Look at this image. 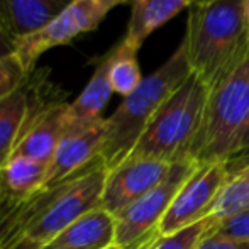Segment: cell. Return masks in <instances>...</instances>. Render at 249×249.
Segmentation results:
<instances>
[{"label": "cell", "mask_w": 249, "mask_h": 249, "mask_svg": "<svg viewBox=\"0 0 249 249\" xmlns=\"http://www.w3.org/2000/svg\"><path fill=\"white\" fill-rule=\"evenodd\" d=\"M105 178L107 166L99 156L75 177L56 185L50 202L34 215L27 227L29 239L44 246L71 222L102 207Z\"/></svg>", "instance_id": "cell-5"}, {"label": "cell", "mask_w": 249, "mask_h": 249, "mask_svg": "<svg viewBox=\"0 0 249 249\" xmlns=\"http://www.w3.org/2000/svg\"><path fill=\"white\" fill-rule=\"evenodd\" d=\"M158 239H160V234H158V236H154V237H151V239H149V241H148V243H146V244H144V246H142L141 249H149L151 246H153V244H154V243H156V241H158Z\"/></svg>", "instance_id": "cell-28"}, {"label": "cell", "mask_w": 249, "mask_h": 249, "mask_svg": "<svg viewBox=\"0 0 249 249\" xmlns=\"http://www.w3.org/2000/svg\"><path fill=\"white\" fill-rule=\"evenodd\" d=\"M16 44L17 41L3 27H0V56H7L16 53Z\"/></svg>", "instance_id": "cell-25"}, {"label": "cell", "mask_w": 249, "mask_h": 249, "mask_svg": "<svg viewBox=\"0 0 249 249\" xmlns=\"http://www.w3.org/2000/svg\"><path fill=\"white\" fill-rule=\"evenodd\" d=\"M181 44L190 73L212 92L249 58V0L192 3Z\"/></svg>", "instance_id": "cell-1"}, {"label": "cell", "mask_w": 249, "mask_h": 249, "mask_svg": "<svg viewBox=\"0 0 249 249\" xmlns=\"http://www.w3.org/2000/svg\"><path fill=\"white\" fill-rule=\"evenodd\" d=\"M190 75L185 48L180 43L160 68L144 76L141 85L122 99L114 114L107 117V134L100 153L107 170L131 156L160 107Z\"/></svg>", "instance_id": "cell-2"}, {"label": "cell", "mask_w": 249, "mask_h": 249, "mask_svg": "<svg viewBox=\"0 0 249 249\" xmlns=\"http://www.w3.org/2000/svg\"><path fill=\"white\" fill-rule=\"evenodd\" d=\"M249 127V58L207 95L205 114L192 160L227 161L239 148Z\"/></svg>", "instance_id": "cell-4"}, {"label": "cell", "mask_w": 249, "mask_h": 249, "mask_svg": "<svg viewBox=\"0 0 249 249\" xmlns=\"http://www.w3.org/2000/svg\"><path fill=\"white\" fill-rule=\"evenodd\" d=\"M17 207H19V205H17ZM14 210H16V207L10 205L9 202H5V200L0 197V226H2V224L5 222L7 217H9L10 213L14 212Z\"/></svg>", "instance_id": "cell-26"}, {"label": "cell", "mask_w": 249, "mask_h": 249, "mask_svg": "<svg viewBox=\"0 0 249 249\" xmlns=\"http://www.w3.org/2000/svg\"><path fill=\"white\" fill-rule=\"evenodd\" d=\"M207 89L190 75L164 102L146 127L131 156L166 163L192 160L207 105ZM194 161V160H192Z\"/></svg>", "instance_id": "cell-3"}, {"label": "cell", "mask_w": 249, "mask_h": 249, "mask_svg": "<svg viewBox=\"0 0 249 249\" xmlns=\"http://www.w3.org/2000/svg\"><path fill=\"white\" fill-rule=\"evenodd\" d=\"M68 129V102L53 87L34 107L12 156H26L50 164Z\"/></svg>", "instance_id": "cell-10"}, {"label": "cell", "mask_w": 249, "mask_h": 249, "mask_svg": "<svg viewBox=\"0 0 249 249\" xmlns=\"http://www.w3.org/2000/svg\"><path fill=\"white\" fill-rule=\"evenodd\" d=\"M212 231L217 234H222V236L249 239V212L232 217L229 220H224L219 226H213Z\"/></svg>", "instance_id": "cell-23"}, {"label": "cell", "mask_w": 249, "mask_h": 249, "mask_svg": "<svg viewBox=\"0 0 249 249\" xmlns=\"http://www.w3.org/2000/svg\"><path fill=\"white\" fill-rule=\"evenodd\" d=\"M125 3H131V0H73L46 26L17 39L16 56L31 75L44 53L70 44L82 34L95 31L112 10Z\"/></svg>", "instance_id": "cell-6"}, {"label": "cell", "mask_w": 249, "mask_h": 249, "mask_svg": "<svg viewBox=\"0 0 249 249\" xmlns=\"http://www.w3.org/2000/svg\"><path fill=\"white\" fill-rule=\"evenodd\" d=\"M195 249H249V239L222 236L210 229Z\"/></svg>", "instance_id": "cell-22"}, {"label": "cell", "mask_w": 249, "mask_h": 249, "mask_svg": "<svg viewBox=\"0 0 249 249\" xmlns=\"http://www.w3.org/2000/svg\"><path fill=\"white\" fill-rule=\"evenodd\" d=\"M246 163H249V127H248L246 134H244L243 141H241L239 148L234 153V156L227 161V168H229V171H232Z\"/></svg>", "instance_id": "cell-24"}, {"label": "cell", "mask_w": 249, "mask_h": 249, "mask_svg": "<svg viewBox=\"0 0 249 249\" xmlns=\"http://www.w3.org/2000/svg\"><path fill=\"white\" fill-rule=\"evenodd\" d=\"M53 87L50 70L36 68L19 90L0 100V166L14 154L34 107Z\"/></svg>", "instance_id": "cell-12"}, {"label": "cell", "mask_w": 249, "mask_h": 249, "mask_svg": "<svg viewBox=\"0 0 249 249\" xmlns=\"http://www.w3.org/2000/svg\"><path fill=\"white\" fill-rule=\"evenodd\" d=\"M114 244L115 215L99 207L65 227L43 249H107Z\"/></svg>", "instance_id": "cell-13"}, {"label": "cell", "mask_w": 249, "mask_h": 249, "mask_svg": "<svg viewBox=\"0 0 249 249\" xmlns=\"http://www.w3.org/2000/svg\"><path fill=\"white\" fill-rule=\"evenodd\" d=\"M158 234H160V232H154V234H153V236H149V237H148V239H146V241H144V243H141V244H139V246H138V248H136V249H141V248H142V246H144V244H146V243H148V241L151 239V237L158 236ZM107 249H124V248H121V246H117V244H114V246H110V248H107Z\"/></svg>", "instance_id": "cell-27"}, {"label": "cell", "mask_w": 249, "mask_h": 249, "mask_svg": "<svg viewBox=\"0 0 249 249\" xmlns=\"http://www.w3.org/2000/svg\"><path fill=\"white\" fill-rule=\"evenodd\" d=\"M197 164L192 160L175 163L163 183L115 215V244L124 249H136L154 232H160L158 227L164 213Z\"/></svg>", "instance_id": "cell-7"}, {"label": "cell", "mask_w": 249, "mask_h": 249, "mask_svg": "<svg viewBox=\"0 0 249 249\" xmlns=\"http://www.w3.org/2000/svg\"><path fill=\"white\" fill-rule=\"evenodd\" d=\"M194 3H200V2H207V0H192Z\"/></svg>", "instance_id": "cell-29"}, {"label": "cell", "mask_w": 249, "mask_h": 249, "mask_svg": "<svg viewBox=\"0 0 249 249\" xmlns=\"http://www.w3.org/2000/svg\"><path fill=\"white\" fill-rule=\"evenodd\" d=\"M175 163H166L153 158L129 156L121 164L107 170V178L102 195V209L119 215L122 210L144 197L166 180Z\"/></svg>", "instance_id": "cell-9"}, {"label": "cell", "mask_w": 249, "mask_h": 249, "mask_svg": "<svg viewBox=\"0 0 249 249\" xmlns=\"http://www.w3.org/2000/svg\"><path fill=\"white\" fill-rule=\"evenodd\" d=\"M27 78H29V73L24 70L16 53L0 56V100L7 99L16 90H19Z\"/></svg>", "instance_id": "cell-21"}, {"label": "cell", "mask_w": 249, "mask_h": 249, "mask_svg": "<svg viewBox=\"0 0 249 249\" xmlns=\"http://www.w3.org/2000/svg\"><path fill=\"white\" fill-rule=\"evenodd\" d=\"M246 164H248V163H246ZM243 166H244V164H243ZM239 168H241V166H239ZM232 171H234V170H232Z\"/></svg>", "instance_id": "cell-30"}, {"label": "cell", "mask_w": 249, "mask_h": 249, "mask_svg": "<svg viewBox=\"0 0 249 249\" xmlns=\"http://www.w3.org/2000/svg\"><path fill=\"white\" fill-rule=\"evenodd\" d=\"M192 0H131V16L124 39L141 50L151 34L185 9H190Z\"/></svg>", "instance_id": "cell-16"}, {"label": "cell", "mask_w": 249, "mask_h": 249, "mask_svg": "<svg viewBox=\"0 0 249 249\" xmlns=\"http://www.w3.org/2000/svg\"><path fill=\"white\" fill-rule=\"evenodd\" d=\"M112 93L114 90L108 80V58L105 53L99 58L92 78L89 80L82 93L68 104V127L92 124L104 119L102 112L107 107Z\"/></svg>", "instance_id": "cell-17"}, {"label": "cell", "mask_w": 249, "mask_h": 249, "mask_svg": "<svg viewBox=\"0 0 249 249\" xmlns=\"http://www.w3.org/2000/svg\"><path fill=\"white\" fill-rule=\"evenodd\" d=\"M138 53V48L129 44L124 37L107 51L108 80L114 93H119L121 97H129L144 80L139 68Z\"/></svg>", "instance_id": "cell-19"}, {"label": "cell", "mask_w": 249, "mask_h": 249, "mask_svg": "<svg viewBox=\"0 0 249 249\" xmlns=\"http://www.w3.org/2000/svg\"><path fill=\"white\" fill-rule=\"evenodd\" d=\"M212 227L213 224L210 220L203 219L180 232H175L171 236H160V239L149 249H195Z\"/></svg>", "instance_id": "cell-20"}, {"label": "cell", "mask_w": 249, "mask_h": 249, "mask_svg": "<svg viewBox=\"0 0 249 249\" xmlns=\"http://www.w3.org/2000/svg\"><path fill=\"white\" fill-rule=\"evenodd\" d=\"M73 0H0V27L14 39L36 33Z\"/></svg>", "instance_id": "cell-14"}, {"label": "cell", "mask_w": 249, "mask_h": 249, "mask_svg": "<svg viewBox=\"0 0 249 249\" xmlns=\"http://www.w3.org/2000/svg\"><path fill=\"white\" fill-rule=\"evenodd\" d=\"M48 164L26 156H10L0 166V197L10 205H22L46 185Z\"/></svg>", "instance_id": "cell-15"}, {"label": "cell", "mask_w": 249, "mask_h": 249, "mask_svg": "<svg viewBox=\"0 0 249 249\" xmlns=\"http://www.w3.org/2000/svg\"><path fill=\"white\" fill-rule=\"evenodd\" d=\"M107 134V117L92 124L70 125L59 141L51 163L48 164V177L44 188L54 187L95 161L102 153Z\"/></svg>", "instance_id": "cell-11"}, {"label": "cell", "mask_w": 249, "mask_h": 249, "mask_svg": "<svg viewBox=\"0 0 249 249\" xmlns=\"http://www.w3.org/2000/svg\"><path fill=\"white\" fill-rule=\"evenodd\" d=\"M249 212V163L229 171V178L213 200L205 219L213 226Z\"/></svg>", "instance_id": "cell-18"}, {"label": "cell", "mask_w": 249, "mask_h": 249, "mask_svg": "<svg viewBox=\"0 0 249 249\" xmlns=\"http://www.w3.org/2000/svg\"><path fill=\"white\" fill-rule=\"evenodd\" d=\"M227 178L229 168L224 161L198 163L164 213L160 236H171L205 219Z\"/></svg>", "instance_id": "cell-8"}]
</instances>
